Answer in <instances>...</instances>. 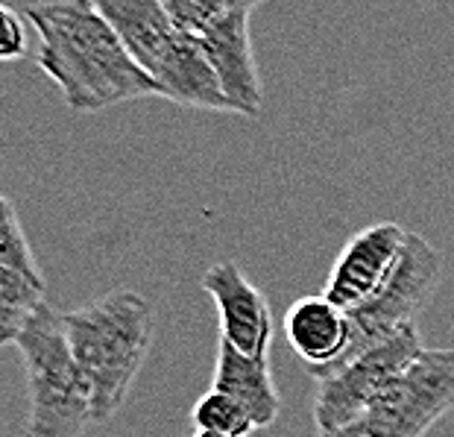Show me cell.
<instances>
[{
  "label": "cell",
  "mask_w": 454,
  "mask_h": 437,
  "mask_svg": "<svg viewBox=\"0 0 454 437\" xmlns=\"http://www.w3.org/2000/svg\"><path fill=\"white\" fill-rule=\"evenodd\" d=\"M21 15L42 38L35 65L56 83L74 115H94L118 103L159 97L156 83L135 65L118 33L89 0L30 4Z\"/></svg>",
  "instance_id": "obj_1"
},
{
  "label": "cell",
  "mask_w": 454,
  "mask_h": 437,
  "mask_svg": "<svg viewBox=\"0 0 454 437\" xmlns=\"http://www.w3.org/2000/svg\"><path fill=\"white\" fill-rule=\"evenodd\" d=\"M65 332L76 367L89 385L94 423H106L127 402L150 355L156 317L138 290H109L82 308L65 312Z\"/></svg>",
  "instance_id": "obj_2"
},
{
  "label": "cell",
  "mask_w": 454,
  "mask_h": 437,
  "mask_svg": "<svg viewBox=\"0 0 454 437\" xmlns=\"http://www.w3.org/2000/svg\"><path fill=\"white\" fill-rule=\"evenodd\" d=\"M15 346L30 391L27 437H80L94 425L91 393L71 353L62 312L44 303L24 323Z\"/></svg>",
  "instance_id": "obj_3"
},
{
  "label": "cell",
  "mask_w": 454,
  "mask_h": 437,
  "mask_svg": "<svg viewBox=\"0 0 454 437\" xmlns=\"http://www.w3.org/2000/svg\"><path fill=\"white\" fill-rule=\"evenodd\" d=\"M425 353L419 326L411 323L381 344L370 346L352 362L317 376L314 425L317 434L337 432L370 411L372 402L387 391L408 367Z\"/></svg>",
  "instance_id": "obj_4"
},
{
  "label": "cell",
  "mask_w": 454,
  "mask_h": 437,
  "mask_svg": "<svg viewBox=\"0 0 454 437\" xmlns=\"http://www.w3.org/2000/svg\"><path fill=\"white\" fill-rule=\"evenodd\" d=\"M440 279H442L440 250L434 247L428 238H422L419 232H411L393 276L384 282V288L372 299H366L364 306H357L349 312L352 346L340 364L352 362V358L366 353L370 346L381 344L384 338L395 335L399 329L417 323V317L425 312V306L437 294Z\"/></svg>",
  "instance_id": "obj_5"
},
{
  "label": "cell",
  "mask_w": 454,
  "mask_h": 437,
  "mask_svg": "<svg viewBox=\"0 0 454 437\" xmlns=\"http://www.w3.org/2000/svg\"><path fill=\"white\" fill-rule=\"evenodd\" d=\"M408 235L411 232L393 220H381L357 229L346 241L340 256L334 258L323 297L332 299L334 306L346 308V312L372 299L384 288V282L393 276V270L402 258V250L408 244Z\"/></svg>",
  "instance_id": "obj_6"
},
{
  "label": "cell",
  "mask_w": 454,
  "mask_h": 437,
  "mask_svg": "<svg viewBox=\"0 0 454 437\" xmlns=\"http://www.w3.org/2000/svg\"><path fill=\"white\" fill-rule=\"evenodd\" d=\"M255 12L258 4H226V12L200 38H194L240 118H258L264 106V89H261L258 62L253 53V36H249Z\"/></svg>",
  "instance_id": "obj_7"
},
{
  "label": "cell",
  "mask_w": 454,
  "mask_h": 437,
  "mask_svg": "<svg viewBox=\"0 0 454 437\" xmlns=\"http://www.w3.org/2000/svg\"><path fill=\"white\" fill-rule=\"evenodd\" d=\"M202 290L220 314V341L244 355H267L273 344V308L264 290L235 261H217L202 274Z\"/></svg>",
  "instance_id": "obj_8"
},
{
  "label": "cell",
  "mask_w": 454,
  "mask_h": 437,
  "mask_svg": "<svg viewBox=\"0 0 454 437\" xmlns=\"http://www.w3.org/2000/svg\"><path fill=\"white\" fill-rule=\"evenodd\" d=\"M285 338L311 376L334 370L352 346V317L323 294L294 299L285 314Z\"/></svg>",
  "instance_id": "obj_9"
},
{
  "label": "cell",
  "mask_w": 454,
  "mask_h": 437,
  "mask_svg": "<svg viewBox=\"0 0 454 437\" xmlns=\"http://www.w3.org/2000/svg\"><path fill=\"white\" fill-rule=\"evenodd\" d=\"M94 6L118 33L135 65L153 80L179 42V33L161 0H98Z\"/></svg>",
  "instance_id": "obj_10"
},
{
  "label": "cell",
  "mask_w": 454,
  "mask_h": 437,
  "mask_svg": "<svg viewBox=\"0 0 454 437\" xmlns=\"http://www.w3.org/2000/svg\"><path fill=\"white\" fill-rule=\"evenodd\" d=\"M159 97L170 103H179L185 109H202L215 115H240L235 103L229 100L220 76L206 60L202 47L188 36H179L176 47L164 60V65L153 76Z\"/></svg>",
  "instance_id": "obj_11"
},
{
  "label": "cell",
  "mask_w": 454,
  "mask_h": 437,
  "mask_svg": "<svg viewBox=\"0 0 454 437\" xmlns=\"http://www.w3.org/2000/svg\"><path fill=\"white\" fill-rule=\"evenodd\" d=\"M211 391L231 396L249 414L255 429H270L282 414V396L276 391L270 355H244L226 341L217 346Z\"/></svg>",
  "instance_id": "obj_12"
},
{
  "label": "cell",
  "mask_w": 454,
  "mask_h": 437,
  "mask_svg": "<svg viewBox=\"0 0 454 437\" xmlns=\"http://www.w3.org/2000/svg\"><path fill=\"white\" fill-rule=\"evenodd\" d=\"M194 423L197 432H215L226 437H249L255 432V423L231 396L220 391H208L200 396L194 405Z\"/></svg>",
  "instance_id": "obj_13"
},
{
  "label": "cell",
  "mask_w": 454,
  "mask_h": 437,
  "mask_svg": "<svg viewBox=\"0 0 454 437\" xmlns=\"http://www.w3.org/2000/svg\"><path fill=\"white\" fill-rule=\"evenodd\" d=\"M0 209H4V226H0V267L18 270V274L33 276V279H44L30 241H27L24 223L15 211V203L4 197L0 200Z\"/></svg>",
  "instance_id": "obj_14"
},
{
  "label": "cell",
  "mask_w": 454,
  "mask_h": 437,
  "mask_svg": "<svg viewBox=\"0 0 454 437\" xmlns=\"http://www.w3.org/2000/svg\"><path fill=\"white\" fill-rule=\"evenodd\" d=\"M179 36L200 38L226 12L229 0H161Z\"/></svg>",
  "instance_id": "obj_15"
},
{
  "label": "cell",
  "mask_w": 454,
  "mask_h": 437,
  "mask_svg": "<svg viewBox=\"0 0 454 437\" xmlns=\"http://www.w3.org/2000/svg\"><path fill=\"white\" fill-rule=\"evenodd\" d=\"M24 51H27L24 15L15 6L0 4V60L6 62L21 60Z\"/></svg>",
  "instance_id": "obj_16"
},
{
  "label": "cell",
  "mask_w": 454,
  "mask_h": 437,
  "mask_svg": "<svg viewBox=\"0 0 454 437\" xmlns=\"http://www.w3.org/2000/svg\"><path fill=\"white\" fill-rule=\"evenodd\" d=\"M317 437H402V434H395L390 425H384L381 420H375V417L364 414L361 420L343 425V429L328 432V434H317Z\"/></svg>",
  "instance_id": "obj_17"
},
{
  "label": "cell",
  "mask_w": 454,
  "mask_h": 437,
  "mask_svg": "<svg viewBox=\"0 0 454 437\" xmlns=\"http://www.w3.org/2000/svg\"><path fill=\"white\" fill-rule=\"evenodd\" d=\"M191 437H226V434H215V432H194Z\"/></svg>",
  "instance_id": "obj_18"
}]
</instances>
